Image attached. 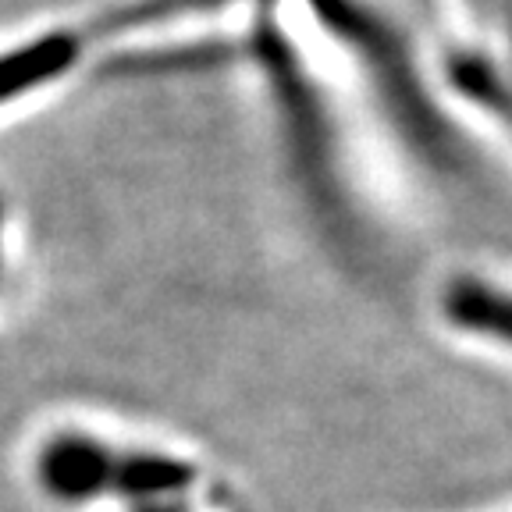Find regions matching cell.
Masks as SVG:
<instances>
[{
  "label": "cell",
  "instance_id": "obj_3",
  "mask_svg": "<svg viewBox=\"0 0 512 512\" xmlns=\"http://www.w3.org/2000/svg\"><path fill=\"white\" fill-rule=\"evenodd\" d=\"M448 15L445 86L466 114L512 139V0H441Z\"/></svg>",
  "mask_w": 512,
  "mask_h": 512
},
{
  "label": "cell",
  "instance_id": "obj_4",
  "mask_svg": "<svg viewBox=\"0 0 512 512\" xmlns=\"http://www.w3.org/2000/svg\"><path fill=\"white\" fill-rule=\"evenodd\" d=\"M434 317L456 342L512 360V274L452 267L434 288Z\"/></svg>",
  "mask_w": 512,
  "mask_h": 512
},
{
  "label": "cell",
  "instance_id": "obj_1",
  "mask_svg": "<svg viewBox=\"0 0 512 512\" xmlns=\"http://www.w3.org/2000/svg\"><path fill=\"white\" fill-rule=\"evenodd\" d=\"M36 484L61 505H118L121 512H232V491L168 445L100 424L50 427L32 459Z\"/></svg>",
  "mask_w": 512,
  "mask_h": 512
},
{
  "label": "cell",
  "instance_id": "obj_2",
  "mask_svg": "<svg viewBox=\"0 0 512 512\" xmlns=\"http://www.w3.org/2000/svg\"><path fill=\"white\" fill-rule=\"evenodd\" d=\"M146 18L150 0H121L89 15L36 22L0 40V118L32 111L93 68L125 64Z\"/></svg>",
  "mask_w": 512,
  "mask_h": 512
},
{
  "label": "cell",
  "instance_id": "obj_5",
  "mask_svg": "<svg viewBox=\"0 0 512 512\" xmlns=\"http://www.w3.org/2000/svg\"><path fill=\"white\" fill-rule=\"evenodd\" d=\"M11 267H15V224H11L8 203L0 200V303L8 296Z\"/></svg>",
  "mask_w": 512,
  "mask_h": 512
}]
</instances>
